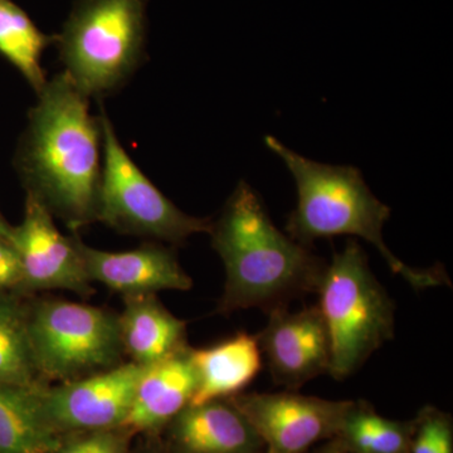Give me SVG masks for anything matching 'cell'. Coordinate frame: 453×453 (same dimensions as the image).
<instances>
[{"label": "cell", "mask_w": 453, "mask_h": 453, "mask_svg": "<svg viewBox=\"0 0 453 453\" xmlns=\"http://www.w3.org/2000/svg\"><path fill=\"white\" fill-rule=\"evenodd\" d=\"M210 234L226 270L219 314L252 308L270 314L318 292L326 262L280 231L246 181L229 196Z\"/></svg>", "instance_id": "6da1fadb"}, {"label": "cell", "mask_w": 453, "mask_h": 453, "mask_svg": "<svg viewBox=\"0 0 453 453\" xmlns=\"http://www.w3.org/2000/svg\"><path fill=\"white\" fill-rule=\"evenodd\" d=\"M31 113L25 153L29 193L73 232L97 222L101 183L100 119L88 97L61 73L44 83Z\"/></svg>", "instance_id": "7a4b0ae2"}, {"label": "cell", "mask_w": 453, "mask_h": 453, "mask_svg": "<svg viewBox=\"0 0 453 453\" xmlns=\"http://www.w3.org/2000/svg\"><path fill=\"white\" fill-rule=\"evenodd\" d=\"M265 144L281 157L296 184L297 205L286 223L292 240L310 247L320 238L356 235L372 243L392 273L403 277L416 290L449 283L440 267L407 266L390 252L383 238L390 208L372 195L359 169L314 162L273 136L267 135Z\"/></svg>", "instance_id": "3957f363"}, {"label": "cell", "mask_w": 453, "mask_h": 453, "mask_svg": "<svg viewBox=\"0 0 453 453\" xmlns=\"http://www.w3.org/2000/svg\"><path fill=\"white\" fill-rule=\"evenodd\" d=\"M316 294L332 349L329 374L342 380L393 339L395 305L354 240L333 253Z\"/></svg>", "instance_id": "277c9868"}, {"label": "cell", "mask_w": 453, "mask_h": 453, "mask_svg": "<svg viewBox=\"0 0 453 453\" xmlns=\"http://www.w3.org/2000/svg\"><path fill=\"white\" fill-rule=\"evenodd\" d=\"M146 0H79L57 38L65 73L85 96L120 88L138 65Z\"/></svg>", "instance_id": "5b68a950"}, {"label": "cell", "mask_w": 453, "mask_h": 453, "mask_svg": "<svg viewBox=\"0 0 453 453\" xmlns=\"http://www.w3.org/2000/svg\"><path fill=\"white\" fill-rule=\"evenodd\" d=\"M33 360L47 386L68 383L124 363L119 314L70 300H41L28 310Z\"/></svg>", "instance_id": "8992f818"}, {"label": "cell", "mask_w": 453, "mask_h": 453, "mask_svg": "<svg viewBox=\"0 0 453 453\" xmlns=\"http://www.w3.org/2000/svg\"><path fill=\"white\" fill-rule=\"evenodd\" d=\"M98 119L103 166L97 222L121 234L172 244L184 243L193 234H210L211 220L179 210L131 159L106 113L101 112Z\"/></svg>", "instance_id": "52a82bcc"}, {"label": "cell", "mask_w": 453, "mask_h": 453, "mask_svg": "<svg viewBox=\"0 0 453 453\" xmlns=\"http://www.w3.org/2000/svg\"><path fill=\"white\" fill-rule=\"evenodd\" d=\"M232 403L246 417L267 453H305L338 434L351 401H327L299 393H240Z\"/></svg>", "instance_id": "ba28073f"}, {"label": "cell", "mask_w": 453, "mask_h": 453, "mask_svg": "<svg viewBox=\"0 0 453 453\" xmlns=\"http://www.w3.org/2000/svg\"><path fill=\"white\" fill-rule=\"evenodd\" d=\"M79 241L62 234L46 205L29 193L22 225L11 229L9 235L22 265L23 288L71 291L83 299L91 296L94 283L86 273Z\"/></svg>", "instance_id": "9c48e42d"}, {"label": "cell", "mask_w": 453, "mask_h": 453, "mask_svg": "<svg viewBox=\"0 0 453 453\" xmlns=\"http://www.w3.org/2000/svg\"><path fill=\"white\" fill-rule=\"evenodd\" d=\"M145 366L121 365L68 383L47 386L43 402L62 436L121 427Z\"/></svg>", "instance_id": "30bf717a"}, {"label": "cell", "mask_w": 453, "mask_h": 453, "mask_svg": "<svg viewBox=\"0 0 453 453\" xmlns=\"http://www.w3.org/2000/svg\"><path fill=\"white\" fill-rule=\"evenodd\" d=\"M257 336L276 384L295 390L319 375L329 374L332 349L318 306L296 312L275 310Z\"/></svg>", "instance_id": "8fae6325"}, {"label": "cell", "mask_w": 453, "mask_h": 453, "mask_svg": "<svg viewBox=\"0 0 453 453\" xmlns=\"http://www.w3.org/2000/svg\"><path fill=\"white\" fill-rule=\"evenodd\" d=\"M79 247L91 282L101 283L122 297L193 288L192 277L180 266L175 253L162 244L146 243L130 251L111 252L80 240Z\"/></svg>", "instance_id": "7c38bea8"}, {"label": "cell", "mask_w": 453, "mask_h": 453, "mask_svg": "<svg viewBox=\"0 0 453 453\" xmlns=\"http://www.w3.org/2000/svg\"><path fill=\"white\" fill-rule=\"evenodd\" d=\"M165 429L169 453H256L264 446L229 398L188 405Z\"/></svg>", "instance_id": "4fadbf2b"}, {"label": "cell", "mask_w": 453, "mask_h": 453, "mask_svg": "<svg viewBox=\"0 0 453 453\" xmlns=\"http://www.w3.org/2000/svg\"><path fill=\"white\" fill-rule=\"evenodd\" d=\"M189 348L145 366L121 428L131 434L164 431L192 402L196 387Z\"/></svg>", "instance_id": "5bb4252c"}, {"label": "cell", "mask_w": 453, "mask_h": 453, "mask_svg": "<svg viewBox=\"0 0 453 453\" xmlns=\"http://www.w3.org/2000/svg\"><path fill=\"white\" fill-rule=\"evenodd\" d=\"M196 387L189 405L231 398L242 393L262 368L258 336L238 333L211 347L189 348Z\"/></svg>", "instance_id": "9a60e30c"}, {"label": "cell", "mask_w": 453, "mask_h": 453, "mask_svg": "<svg viewBox=\"0 0 453 453\" xmlns=\"http://www.w3.org/2000/svg\"><path fill=\"white\" fill-rule=\"evenodd\" d=\"M119 326L125 357L138 365H155L189 347L186 321L173 315L157 295L124 297Z\"/></svg>", "instance_id": "2e32d148"}, {"label": "cell", "mask_w": 453, "mask_h": 453, "mask_svg": "<svg viewBox=\"0 0 453 453\" xmlns=\"http://www.w3.org/2000/svg\"><path fill=\"white\" fill-rule=\"evenodd\" d=\"M47 386L0 384V453H56L64 436L43 402Z\"/></svg>", "instance_id": "e0dca14e"}, {"label": "cell", "mask_w": 453, "mask_h": 453, "mask_svg": "<svg viewBox=\"0 0 453 453\" xmlns=\"http://www.w3.org/2000/svg\"><path fill=\"white\" fill-rule=\"evenodd\" d=\"M413 422L384 418L371 404L351 401L336 438L348 453H410Z\"/></svg>", "instance_id": "ac0fdd59"}, {"label": "cell", "mask_w": 453, "mask_h": 453, "mask_svg": "<svg viewBox=\"0 0 453 453\" xmlns=\"http://www.w3.org/2000/svg\"><path fill=\"white\" fill-rule=\"evenodd\" d=\"M50 38L11 0H0V53L41 91L47 82L41 59Z\"/></svg>", "instance_id": "d6986e66"}, {"label": "cell", "mask_w": 453, "mask_h": 453, "mask_svg": "<svg viewBox=\"0 0 453 453\" xmlns=\"http://www.w3.org/2000/svg\"><path fill=\"white\" fill-rule=\"evenodd\" d=\"M0 384L47 386L33 360L28 311L11 301H0Z\"/></svg>", "instance_id": "ffe728a7"}, {"label": "cell", "mask_w": 453, "mask_h": 453, "mask_svg": "<svg viewBox=\"0 0 453 453\" xmlns=\"http://www.w3.org/2000/svg\"><path fill=\"white\" fill-rule=\"evenodd\" d=\"M412 422L410 453H453V425L449 414L426 405Z\"/></svg>", "instance_id": "44dd1931"}, {"label": "cell", "mask_w": 453, "mask_h": 453, "mask_svg": "<svg viewBox=\"0 0 453 453\" xmlns=\"http://www.w3.org/2000/svg\"><path fill=\"white\" fill-rule=\"evenodd\" d=\"M131 437L121 427L67 434L56 453H130Z\"/></svg>", "instance_id": "7402d4cb"}, {"label": "cell", "mask_w": 453, "mask_h": 453, "mask_svg": "<svg viewBox=\"0 0 453 453\" xmlns=\"http://www.w3.org/2000/svg\"><path fill=\"white\" fill-rule=\"evenodd\" d=\"M18 286L23 288V271L19 256L9 240L0 238V288Z\"/></svg>", "instance_id": "603a6c76"}, {"label": "cell", "mask_w": 453, "mask_h": 453, "mask_svg": "<svg viewBox=\"0 0 453 453\" xmlns=\"http://www.w3.org/2000/svg\"><path fill=\"white\" fill-rule=\"evenodd\" d=\"M315 453H348L347 449L342 445L339 438H332L327 445L321 447Z\"/></svg>", "instance_id": "cb8c5ba5"}, {"label": "cell", "mask_w": 453, "mask_h": 453, "mask_svg": "<svg viewBox=\"0 0 453 453\" xmlns=\"http://www.w3.org/2000/svg\"><path fill=\"white\" fill-rule=\"evenodd\" d=\"M9 235H11V229L5 226V223L3 222L2 219H0V238H5V240H9Z\"/></svg>", "instance_id": "d4e9b609"}, {"label": "cell", "mask_w": 453, "mask_h": 453, "mask_svg": "<svg viewBox=\"0 0 453 453\" xmlns=\"http://www.w3.org/2000/svg\"><path fill=\"white\" fill-rule=\"evenodd\" d=\"M149 453H169V451H168V449H166V447H165V449H154V451H151Z\"/></svg>", "instance_id": "484cf974"}, {"label": "cell", "mask_w": 453, "mask_h": 453, "mask_svg": "<svg viewBox=\"0 0 453 453\" xmlns=\"http://www.w3.org/2000/svg\"><path fill=\"white\" fill-rule=\"evenodd\" d=\"M256 453H259V452H256Z\"/></svg>", "instance_id": "4316f807"}]
</instances>
